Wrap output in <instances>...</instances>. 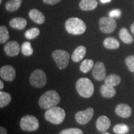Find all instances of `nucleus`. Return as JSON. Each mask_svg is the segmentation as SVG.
Returning <instances> with one entry per match:
<instances>
[{
	"instance_id": "obj_1",
	"label": "nucleus",
	"mask_w": 134,
	"mask_h": 134,
	"mask_svg": "<svg viewBox=\"0 0 134 134\" xmlns=\"http://www.w3.org/2000/svg\"><path fill=\"white\" fill-rule=\"evenodd\" d=\"M60 101V97L55 90L46 91L40 97L38 104L43 109H48L57 105Z\"/></svg>"
},
{
	"instance_id": "obj_2",
	"label": "nucleus",
	"mask_w": 134,
	"mask_h": 134,
	"mask_svg": "<svg viewBox=\"0 0 134 134\" xmlns=\"http://www.w3.org/2000/svg\"><path fill=\"white\" fill-rule=\"evenodd\" d=\"M65 29L70 34L81 35L86 31V26L80 18H71L65 22Z\"/></svg>"
},
{
	"instance_id": "obj_3",
	"label": "nucleus",
	"mask_w": 134,
	"mask_h": 134,
	"mask_svg": "<svg viewBox=\"0 0 134 134\" xmlns=\"http://www.w3.org/2000/svg\"><path fill=\"white\" fill-rule=\"evenodd\" d=\"M45 118L50 123L58 125L62 123L66 117V113L60 107L54 106L48 109L45 113Z\"/></svg>"
},
{
	"instance_id": "obj_4",
	"label": "nucleus",
	"mask_w": 134,
	"mask_h": 134,
	"mask_svg": "<svg viewBox=\"0 0 134 134\" xmlns=\"http://www.w3.org/2000/svg\"><path fill=\"white\" fill-rule=\"evenodd\" d=\"M76 89L80 96L85 98H91L94 91L93 83L87 78H80L76 81Z\"/></svg>"
},
{
	"instance_id": "obj_5",
	"label": "nucleus",
	"mask_w": 134,
	"mask_h": 134,
	"mask_svg": "<svg viewBox=\"0 0 134 134\" xmlns=\"http://www.w3.org/2000/svg\"><path fill=\"white\" fill-rule=\"evenodd\" d=\"M52 56L59 69H65L68 66L69 63L70 54L66 51L60 49L56 50L53 51Z\"/></svg>"
},
{
	"instance_id": "obj_6",
	"label": "nucleus",
	"mask_w": 134,
	"mask_h": 134,
	"mask_svg": "<svg viewBox=\"0 0 134 134\" xmlns=\"http://www.w3.org/2000/svg\"><path fill=\"white\" fill-rule=\"evenodd\" d=\"M29 81L32 86L35 88H42L47 83V76L42 70H34L29 77Z\"/></svg>"
},
{
	"instance_id": "obj_7",
	"label": "nucleus",
	"mask_w": 134,
	"mask_h": 134,
	"mask_svg": "<svg viewBox=\"0 0 134 134\" xmlns=\"http://www.w3.org/2000/svg\"><path fill=\"white\" fill-rule=\"evenodd\" d=\"M20 127L24 131L32 132L37 130L39 122L36 117L32 115H25L21 119Z\"/></svg>"
},
{
	"instance_id": "obj_8",
	"label": "nucleus",
	"mask_w": 134,
	"mask_h": 134,
	"mask_svg": "<svg viewBox=\"0 0 134 134\" xmlns=\"http://www.w3.org/2000/svg\"><path fill=\"white\" fill-rule=\"evenodd\" d=\"M99 26L100 31L103 33L110 34L116 29L117 23L111 17H103L99 19Z\"/></svg>"
},
{
	"instance_id": "obj_9",
	"label": "nucleus",
	"mask_w": 134,
	"mask_h": 134,
	"mask_svg": "<svg viewBox=\"0 0 134 134\" xmlns=\"http://www.w3.org/2000/svg\"><path fill=\"white\" fill-rule=\"evenodd\" d=\"M94 115V109L92 108H88L85 110L78 111L75 115V119L78 124L81 125L87 124Z\"/></svg>"
},
{
	"instance_id": "obj_10",
	"label": "nucleus",
	"mask_w": 134,
	"mask_h": 134,
	"mask_svg": "<svg viewBox=\"0 0 134 134\" xmlns=\"http://www.w3.org/2000/svg\"><path fill=\"white\" fill-rule=\"evenodd\" d=\"M16 72L11 65H5L0 69V76L3 80L7 81H12L15 79Z\"/></svg>"
},
{
	"instance_id": "obj_11",
	"label": "nucleus",
	"mask_w": 134,
	"mask_h": 134,
	"mask_svg": "<svg viewBox=\"0 0 134 134\" xmlns=\"http://www.w3.org/2000/svg\"><path fill=\"white\" fill-rule=\"evenodd\" d=\"M21 50V47L19 43L14 41L8 42L4 47V52L9 57L17 56Z\"/></svg>"
},
{
	"instance_id": "obj_12",
	"label": "nucleus",
	"mask_w": 134,
	"mask_h": 134,
	"mask_svg": "<svg viewBox=\"0 0 134 134\" xmlns=\"http://www.w3.org/2000/svg\"><path fill=\"white\" fill-rule=\"evenodd\" d=\"M93 76L98 81H103L106 78L105 65L103 62H97L93 67Z\"/></svg>"
},
{
	"instance_id": "obj_13",
	"label": "nucleus",
	"mask_w": 134,
	"mask_h": 134,
	"mask_svg": "<svg viewBox=\"0 0 134 134\" xmlns=\"http://www.w3.org/2000/svg\"><path fill=\"white\" fill-rule=\"evenodd\" d=\"M115 113L122 118H128L132 115V108L126 104H119L115 108Z\"/></svg>"
},
{
	"instance_id": "obj_14",
	"label": "nucleus",
	"mask_w": 134,
	"mask_h": 134,
	"mask_svg": "<svg viewBox=\"0 0 134 134\" xmlns=\"http://www.w3.org/2000/svg\"><path fill=\"white\" fill-rule=\"evenodd\" d=\"M111 124L110 120L105 115H101L97 120L96 126L97 129L100 132H105L109 129Z\"/></svg>"
},
{
	"instance_id": "obj_15",
	"label": "nucleus",
	"mask_w": 134,
	"mask_h": 134,
	"mask_svg": "<svg viewBox=\"0 0 134 134\" xmlns=\"http://www.w3.org/2000/svg\"><path fill=\"white\" fill-rule=\"evenodd\" d=\"M29 16L32 21L38 24H42L46 21V17L44 14L37 9H32L30 10Z\"/></svg>"
},
{
	"instance_id": "obj_16",
	"label": "nucleus",
	"mask_w": 134,
	"mask_h": 134,
	"mask_svg": "<svg viewBox=\"0 0 134 134\" xmlns=\"http://www.w3.org/2000/svg\"><path fill=\"white\" fill-rule=\"evenodd\" d=\"M86 53V48L85 46H80L76 48L72 53L71 59L75 62H79L85 57Z\"/></svg>"
},
{
	"instance_id": "obj_17",
	"label": "nucleus",
	"mask_w": 134,
	"mask_h": 134,
	"mask_svg": "<svg viewBox=\"0 0 134 134\" xmlns=\"http://www.w3.org/2000/svg\"><path fill=\"white\" fill-rule=\"evenodd\" d=\"M98 4L96 0H81L79 3V6L81 10L88 11L96 9Z\"/></svg>"
},
{
	"instance_id": "obj_18",
	"label": "nucleus",
	"mask_w": 134,
	"mask_h": 134,
	"mask_svg": "<svg viewBox=\"0 0 134 134\" xmlns=\"http://www.w3.org/2000/svg\"><path fill=\"white\" fill-rule=\"evenodd\" d=\"M27 21L23 18H13L9 22V26L13 29L23 30L26 27Z\"/></svg>"
},
{
	"instance_id": "obj_19",
	"label": "nucleus",
	"mask_w": 134,
	"mask_h": 134,
	"mask_svg": "<svg viewBox=\"0 0 134 134\" xmlns=\"http://www.w3.org/2000/svg\"><path fill=\"white\" fill-rule=\"evenodd\" d=\"M100 92L104 98H113L116 94V90L114 86H109L104 84L102 85L100 89Z\"/></svg>"
},
{
	"instance_id": "obj_20",
	"label": "nucleus",
	"mask_w": 134,
	"mask_h": 134,
	"mask_svg": "<svg viewBox=\"0 0 134 134\" xmlns=\"http://www.w3.org/2000/svg\"><path fill=\"white\" fill-rule=\"evenodd\" d=\"M103 46L108 49H117L120 46V43L116 38L113 37L105 38L103 42Z\"/></svg>"
},
{
	"instance_id": "obj_21",
	"label": "nucleus",
	"mask_w": 134,
	"mask_h": 134,
	"mask_svg": "<svg viewBox=\"0 0 134 134\" xmlns=\"http://www.w3.org/2000/svg\"><path fill=\"white\" fill-rule=\"evenodd\" d=\"M22 2L23 0H9L5 4V8L8 11L14 12L20 8Z\"/></svg>"
},
{
	"instance_id": "obj_22",
	"label": "nucleus",
	"mask_w": 134,
	"mask_h": 134,
	"mask_svg": "<svg viewBox=\"0 0 134 134\" xmlns=\"http://www.w3.org/2000/svg\"><path fill=\"white\" fill-rule=\"evenodd\" d=\"M119 37L122 41L127 44H130L133 42V38L126 28L123 27L120 30Z\"/></svg>"
},
{
	"instance_id": "obj_23",
	"label": "nucleus",
	"mask_w": 134,
	"mask_h": 134,
	"mask_svg": "<svg viewBox=\"0 0 134 134\" xmlns=\"http://www.w3.org/2000/svg\"><path fill=\"white\" fill-rule=\"evenodd\" d=\"M121 81V78L119 75L112 74L107 76L105 79V84L109 86H115L118 85Z\"/></svg>"
},
{
	"instance_id": "obj_24",
	"label": "nucleus",
	"mask_w": 134,
	"mask_h": 134,
	"mask_svg": "<svg viewBox=\"0 0 134 134\" xmlns=\"http://www.w3.org/2000/svg\"><path fill=\"white\" fill-rule=\"evenodd\" d=\"M94 66V62L91 59H86L83 60L80 65V71L84 73H88Z\"/></svg>"
},
{
	"instance_id": "obj_25",
	"label": "nucleus",
	"mask_w": 134,
	"mask_h": 134,
	"mask_svg": "<svg viewBox=\"0 0 134 134\" xmlns=\"http://www.w3.org/2000/svg\"><path fill=\"white\" fill-rule=\"evenodd\" d=\"M11 96L9 93L1 91L0 92V107L1 108L8 105L11 100Z\"/></svg>"
},
{
	"instance_id": "obj_26",
	"label": "nucleus",
	"mask_w": 134,
	"mask_h": 134,
	"mask_svg": "<svg viewBox=\"0 0 134 134\" xmlns=\"http://www.w3.org/2000/svg\"><path fill=\"white\" fill-rule=\"evenodd\" d=\"M21 52L25 56H31L33 54L34 50L29 42H25L21 46Z\"/></svg>"
},
{
	"instance_id": "obj_27",
	"label": "nucleus",
	"mask_w": 134,
	"mask_h": 134,
	"mask_svg": "<svg viewBox=\"0 0 134 134\" xmlns=\"http://www.w3.org/2000/svg\"><path fill=\"white\" fill-rule=\"evenodd\" d=\"M9 39V32L7 27L4 26L0 27V43L1 44L6 43Z\"/></svg>"
},
{
	"instance_id": "obj_28",
	"label": "nucleus",
	"mask_w": 134,
	"mask_h": 134,
	"mask_svg": "<svg viewBox=\"0 0 134 134\" xmlns=\"http://www.w3.org/2000/svg\"><path fill=\"white\" fill-rule=\"evenodd\" d=\"M114 132L116 134H126L129 132V128L126 124H119L115 125L113 129Z\"/></svg>"
},
{
	"instance_id": "obj_29",
	"label": "nucleus",
	"mask_w": 134,
	"mask_h": 134,
	"mask_svg": "<svg viewBox=\"0 0 134 134\" xmlns=\"http://www.w3.org/2000/svg\"><path fill=\"white\" fill-rule=\"evenodd\" d=\"M40 34V30L37 27H33L31 28L27 31H26L24 35L25 37L27 38V39L32 40L34 38H36Z\"/></svg>"
},
{
	"instance_id": "obj_30",
	"label": "nucleus",
	"mask_w": 134,
	"mask_h": 134,
	"mask_svg": "<svg viewBox=\"0 0 134 134\" xmlns=\"http://www.w3.org/2000/svg\"><path fill=\"white\" fill-rule=\"evenodd\" d=\"M125 64L130 71H134V55H129L125 58Z\"/></svg>"
},
{
	"instance_id": "obj_31",
	"label": "nucleus",
	"mask_w": 134,
	"mask_h": 134,
	"mask_svg": "<svg viewBox=\"0 0 134 134\" xmlns=\"http://www.w3.org/2000/svg\"><path fill=\"white\" fill-rule=\"evenodd\" d=\"M59 134H83V132L80 129L70 128L62 130Z\"/></svg>"
},
{
	"instance_id": "obj_32",
	"label": "nucleus",
	"mask_w": 134,
	"mask_h": 134,
	"mask_svg": "<svg viewBox=\"0 0 134 134\" xmlns=\"http://www.w3.org/2000/svg\"><path fill=\"white\" fill-rule=\"evenodd\" d=\"M122 14L121 11L120 9H114L111 11L109 14V16L111 18H119Z\"/></svg>"
},
{
	"instance_id": "obj_33",
	"label": "nucleus",
	"mask_w": 134,
	"mask_h": 134,
	"mask_svg": "<svg viewBox=\"0 0 134 134\" xmlns=\"http://www.w3.org/2000/svg\"><path fill=\"white\" fill-rule=\"evenodd\" d=\"M43 2L46 4H50V5H54L57 4L58 3L60 2L62 0H42Z\"/></svg>"
},
{
	"instance_id": "obj_34",
	"label": "nucleus",
	"mask_w": 134,
	"mask_h": 134,
	"mask_svg": "<svg viewBox=\"0 0 134 134\" xmlns=\"http://www.w3.org/2000/svg\"><path fill=\"white\" fill-rule=\"evenodd\" d=\"M0 134H8L7 130L4 127H0Z\"/></svg>"
},
{
	"instance_id": "obj_35",
	"label": "nucleus",
	"mask_w": 134,
	"mask_h": 134,
	"mask_svg": "<svg viewBox=\"0 0 134 134\" xmlns=\"http://www.w3.org/2000/svg\"><path fill=\"white\" fill-rule=\"evenodd\" d=\"M4 88V83H3V81H0V89H1V90H2Z\"/></svg>"
},
{
	"instance_id": "obj_36",
	"label": "nucleus",
	"mask_w": 134,
	"mask_h": 134,
	"mask_svg": "<svg viewBox=\"0 0 134 134\" xmlns=\"http://www.w3.org/2000/svg\"><path fill=\"white\" fill-rule=\"evenodd\" d=\"M130 30H131L132 33L134 35V23L131 25V27H130Z\"/></svg>"
},
{
	"instance_id": "obj_37",
	"label": "nucleus",
	"mask_w": 134,
	"mask_h": 134,
	"mask_svg": "<svg viewBox=\"0 0 134 134\" xmlns=\"http://www.w3.org/2000/svg\"><path fill=\"white\" fill-rule=\"evenodd\" d=\"M100 1L102 3H109L111 1V0H100Z\"/></svg>"
},
{
	"instance_id": "obj_38",
	"label": "nucleus",
	"mask_w": 134,
	"mask_h": 134,
	"mask_svg": "<svg viewBox=\"0 0 134 134\" xmlns=\"http://www.w3.org/2000/svg\"><path fill=\"white\" fill-rule=\"evenodd\" d=\"M102 134H110L109 133H108V132H104V133H102Z\"/></svg>"
}]
</instances>
